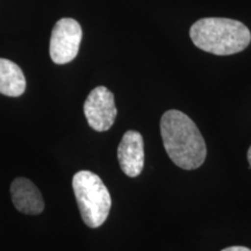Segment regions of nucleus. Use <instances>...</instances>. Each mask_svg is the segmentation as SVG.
I'll return each mask as SVG.
<instances>
[{"instance_id":"1","label":"nucleus","mask_w":251,"mask_h":251,"mask_svg":"<svg viewBox=\"0 0 251 251\" xmlns=\"http://www.w3.org/2000/svg\"><path fill=\"white\" fill-rule=\"evenodd\" d=\"M159 127L165 151L176 165L184 170H196L203 164L206 143L192 119L170 109L163 114Z\"/></svg>"},{"instance_id":"2","label":"nucleus","mask_w":251,"mask_h":251,"mask_svg":"<svg viewBox=\"0 0 251 251\" xmlns=\"http://www.w3.org/2000/svg\"><path fill=\"white\" fill-rule=\"evenodd\" d=\"M194 46L218 56L243 51L251 42V33L246 25L228 18H203L190 29Z\"/></svg>"},{"instance_id":"3","label":"nucleus","mask_w":251,"mask_h":251,"mask_svg":"<svg viewBox=\"0 0 251 251\" xmlns=\"http://www.w3.org/2000/svg\"><path fill=\"white\" fill-rule=\"evenodd\" d=\"M72 188L84 224L90 228L102 226L111 212L112 198L99 176L87 170L77 172Z\"/></svg>"},{"instance_id":"4","label":"nucleus","mask_w":251,"mask_h":251,"mask_svg":"<svg viewBox=\"0 0 251 251\" xmlns=\"http://www.w3.org/2000/svg\"><path fill=\"white\" fill-rule=\"evenodd\" d=\"M83 37L79 23L75 19L63 18L52 28L50 37V57L56 64H67L76 58Z\"/></svg>"},{"instance_id":"5","label":"nucleus","mask_w":251,"mask_h":251,"mask_svg":"<svg viewBox=\"0 0 251 251\" xmlns=\"http://www.w3.org/2000/svg\"><path fill=\"white\" fill-rule=\"evenodd\" d=\"M84 114L93 130L99 133L108 130L118 114L114 94L105 86L93 89L84 102Z\"/></svg>"},{"instance_id":"6","label":"nucleus","mask_w":251,"mask_h":251,"mask_svg":"<svg viewBox=\"0 0 251 251\" xmlns=\"http://www.w3.org/2000/svg\"><path fill=\"white\" fill-rule=\"evenodd\" d=\"M118 159L121 170L128 177L140 176L144 166V142L139 131H126L118 147Z\"/></svg>"},{"instance_id":"7","label":"nucleus","mask_w":251,"mask_h":251,"mask_svg":"<svg viewBox=\"0 0 251 251\" xmlns=\"http://www.w3.org/2000/svg\"><path fill=\"white\" fill-rule=\"evenodd\" d=\"M11 197L19 212L28 215H37L45 209V200L34 183L20 177L11 184Z\"/></svg>"},{"instance_id":"8","label":"nucleus","mask_w":251,"mask_h":251,"mask_svg":"<svg viewBox=\"0 0 251 251\" xmlns=\"http://www.w3.org/2000/svg\"><path fill=\"white\" fill-rule=\"evenodd\" d=\"M26 90V78L14 62L0 58V93L7 97H20Z\"/></svg>"},{"instance_id":"9","label":"nucleus","mask_w":251,"mask_h":251,"mask_svg":"<svg viewBox=\"0 0 251 251\" xmlns=\"http://www.w3.org/2000/svg\"><path fill=\"white\" fill-rule=\"evenodd\" d=\"M221 251H251V249L247 247H241V246H235V247H229Z\"/></svg>"},{"instance_id":"10","label":"nucleus","mask_w":251,"mask_h":251,"mask_svg":"<svg viewBox=\"0 0 251 251\" xmlns=\"http://www.w3.org/2000/svg\"><path fill=\"white\" fill-rule=\"evenodd\" d=\"M248 162H249V164L251 166V146H250L249 150H248Z\"/></svg>"}]
</instances>
